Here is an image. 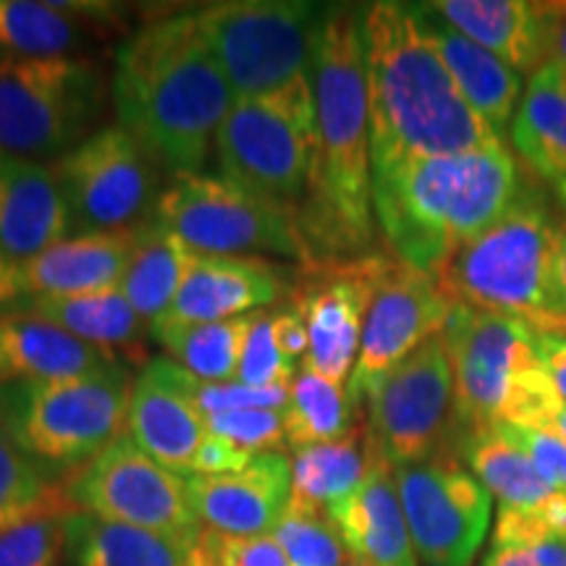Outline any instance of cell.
<instances>
[{"label": "cell", "mask_w": 566, "mask_h": 566, "mask_svg": "<svg viewBox=\"0 0 566 566\" xmlns=\"http://www.w3.org/2000/svg\"><path fill=\"white\" fill-rule=\"evenodd\" d=\"M296 226L313 263L365 254L375 237L363 11L328 9L315 53V171Z\"/></svg>", "instance_id": "1"}, {"label": "cell", "mask_w": 566, "mask_h": 566, "mask_svg": "<svg viewBox=\"0 0 566 566\" xmlns=\"http://www.w3.org/2000/svg\"><path fill=\"white\" fill-rule=\"evenodd\" d=\"M111 95L118 126L174 174H200L237 101L197 11L134 32L116 53Z\"/></svg>", "instance_id": "2"}, {"label": "cell", "mask_w": 566, "mask_h": 566, "mask_svg": "<svg viewBox=\"0 0 566 566\" xmlns=\"http://www.w3.org/2000/svg\"><path fill=\"white\" fill-rule=\"evenodd\" d=\"M373 163L438 158L504 145L464 101L430 38L420 6L363 11Z\"/></svg>", "instance_id": "3"}, {"label": "cell", "mask_w": 566, "mask_h": 566, "mask_svg": "<svg viewBox=\"0 0 566 566\" xmlns=\"http://www.w3.org/2000/svg\"><path fill=\"white\" fill-rule=\"evenodd\" d=\"M506 145L373 163V216L394 258L438 273L459 247L499 221L520 195Z\"/></svg>", "instance_id": "4"}, {"label": "cell", "mask_w": 566, "mask_h": 566, "mask_svg": "<svg viewBox=\"0 0 566 566\" xmlns=\"http://www.w3.org/2000/svg\"><path fill=\"white\" fill-rule=\"evenodd\" d=\"M562 226L537 187H522L504 216L459 247L436 279L454 304L554 328L562 323L551 315L548 281Z\"/></svg>", "instance_id": "5"}, {"label": "cell", "mask_w": 566, "mask_h": 566, "mask_svg": "<svg viewBox=\"0 0 566 566\" xmlns=\"http://www.w3.org/2000/svg\"><path fill=\"white\" fill-rule=\"evenodd\" d=\"M129 370L71 380H9L0 420L48 475H71L124 436L132 399Z\"/></svg>", "instance_id": "6"}, {"label": "cell", "mask_w": 566, "mask_h": 566, "mask_svg": "<svg viewBox=\"0 0 566 566\" xmlns=\"http://www.w3.org/2000/svg\"><path fill=\"white\" fill-rule=\"evenodd\" d=\"M328 9L304 0H231L197 11L237 101L315 92V53Z\"/></svg>", "instance_id": "7"}, {"label": "cell", "mask_w": 566, "mask_h": 566, "mask_svg": "<svg viewBox=\"0 0 566 566\" xmlns=\"http://www.w3.org/2000/svg\"><path fill=\"white\" fill-rule=\"evenodd\" d=\"M443 344L454 373V430L516 422L554 391L533 349V325L520 317L454 304Z\"/></svg>", "instance_id": "8"}, {"label": "cell", "mask_w": 566, "mask_h": 566, "mask_svg": "<svg viewBox=\"0 0 566 566\" xmlns=\"http://www.w3.org/2000/svg\"><path fill=\"white\" fill-rule=\"evenodd\" d=\"M103 71L90 59L0 55V158H61L101 122Z\"/></svg>", "instance_id": "9"}, {"label": "cell", "mask_w": 566, "mask_h": 566, "mask_svg": "<svg viewBox=\"0 0 566 566\" xmlns=\"http://www.w3.org/2000/svg\"><path fill=\"white\" fill-rule=\"evenodd\" d=\"M212 150L223 179L300 216L315 171V92L233 101Z\"/></svg>", "instance_id": "10"}, {"label": "cell", "mask_w": 566, "mask_h": 566, "mask_svg": "<svg viewBox=\"0 0 566 566\" xmlns=\"http://www.w3.org/2000/svg\"><path fill=\"white\" fill-rule=\"evenodd\" d=\"M153 218L171 229L189 250L313 263L294 212L260 200L223 176L174 174Z\"/></svg>", "instance_id": "11"}, {"label": "cell", "mask_w": 566, "mask_h": 566, "mask_svg": "<svg viewBox=\"0 0 566 566\" xmlns=\"http://www.w3.org/2000/svg\"><path fill=\"white\" fill-rule=\"evenodd\" d=\"M61 488L74 512L150 530L187 551L200 541L187 480L147 457L126 433L71 472Z\"/></svg>", "instance_id": "12"}, {"label": "cell", "mask_w": 566, "mask_h": 566, "mask_svg": "<svg viewBox=\"0 0 566 566\" xmlns=\"http://www.w3.org/2000/svg\"><path fill=\"white\" fill-rule=\"evenodd\" d=\"M160 163L122 126H103L71 147L51 171L82 231L134 229L150 221L163 189Z\"/></svg>", "instance_id": "13"}, {"label": "cell", "mask_w": 566, "mask_h": 566, "mask_svg": "<svg viewBox=\"0 0 566 566\" xmlns=\"http://www.w3.org/2000/svg\"><path fill=\"white\" fill-rule=\"evenodd\" d=\"M367 436L391 467L446 451L454 430V373L443 336L428 338L375 384L367 396Z\"/></svg>", "instance_id": "14"}, {"label": "cell", "mask_w": 566, "mask_h": 566, "mask_svg": "<svg viewBox=\"0 0 566 566\" xmlns=\"http://www.w3.org/2000/svg\"><path fill=\"white\" fill-rule=\"evenodd\" d=\"M417 562L424 566H472L488 527L493 495L454 454L394 467Z\"/></svg>", "instance_id": "15"}, {"label": "cell", "mask_w": 566, "mask_h": 566, "mask_svg": "<svg viewBox=\"0 0 566 566\" xmlns=\"http://www.w3.org/2000/svg\"><path fill=\"white\" fill-rule=\"evenodd\" d=\"M391 254L304 263L294 275L289 307L307 325L310 349L302 370L342 384L357 365L367 310Z\"/></svg>", "instance_id": "16"}, {"label": "cell", "mask_w": 566, "mask_h": 566, "mask_svg": "<svg viewBox=\"0 0 566 566\" xmlns=\"http://www.w3.org/2000/svg\"><path fill=\"white\" fill-rule=\"evenodd\" d=\"M451 310L454 302L433 273L417 271L391 254L367 310L357 365L346 386L354 405L367 401L375 384L417 346L441 334Z\"/></svg>", "instance_id": "17"}, {"label": "cell", "mask_w": 566, "mask_h": 566, "mask_svg": "<svg viewBox=\"0 0 566 566\" xmlns=\"http://www.w3.org/2000/svg\"><path fill=\"white\" fill-rule=\"evenodd\" d=\"M292 286L294 275L273 260L195 252L171 310L155 325L233 321L289 300Z\"/></svg>", "instance_id": "18"}, {"label": "cell", "mask_w": 566, "mask_h": 566, "mask_svg": "<svg viewBox=\"0 0 566 566\" xmlns=\"http://www.w3.org/2000/svg\"><path fill=\"white\" fill-rule=\"evenodd\" d=\"M126 436L176 475H192V462L208 438L205 415L181 391L171 357H155L132 384Z\"/></svg>", "instance_id": "19"}, {"label": "cell", "mask_w": 566, "mask_h": 566, "mask_svg": "<svg viewBox=\"0 0 566 566\" xmlns=\"http://www.w3.org/2000/svg\"><path fill=\"white\" fill-rule=\"evenodd\" d=\"M189 501L205 530L233 537L273 535L292 499V459L258 454L233 475L187 478Z\"/></svg>", "instance_id": "20"}, {"label": "cell", "mask_w": 566, "mask_h": 566, "mask_svg": "<svg viewBox=\"0 0 566 566\" xmlns=\"http://www.w3.org/2000/svg\"><path fill=\"white\" fill-rule=\"evenodd\" d=\"M370 441V464L346 499L325 509L352 558L367 566H417V554L409 535L405 509L396 491L394 467Z\"/></svg>", "instance_id": "21"}, {"label": "cell", "mask_w": 566, "mask_h": 566, "mask_svg": "<svg viewBox=\"0 0 566 566\" xmlns=\"http://www.w3.org/2000/svg\"><path fill=\"white\" fill-rule=\"evenodd\" d=\"M137 231H82L34 254L24 265L27 296H80L113 292L129 271Z\"/></svg>", "instance_id": "22"}, {"label": "cell", "mask_w": 566, "mask_h": 566, "mask_svg": "<svg viewBox=\"0 0 566 566\" xmlns=\"http://www.w3.org/2000/svg\"><path fill=\"white\" fill-rule=\"evenodd\" d=\"M71 216L45 163L0 158V252L24 265L66 239Z\"/></svg>", "instance_id": "23"}, {"label": "cell", "mask_w": 566, "mask_h": 566, "mask_svg": "<svg viewBox=\"0 0 566 566\" xmlns=\"http://www.w3.org/2000/svg\"><path fill=\"white\" fill-rule=\"evenodd\" d=\"M3 384L9 380H71L126 367V357L82 342L38 315H0Z\"/></svg>", "instance_id": "24"}, {"label": "cell", "mask_w": 566, "mask_h": 566, "mask_svg": "<svg viewBox=\"0 0 566 566\" xmlns=\"http://www.w3.org/2000/svg\"><path fill=\"white\" fill-rule=\"evenodd\" d=\"M509 137L527 171L566 210V71L554 61L530 74Z\"/></svg>", "instance_id": "25"}, {"label": "cell", "mask_w": 566, "mask_h": 566, "mask_svg": "<svg viewBox=\"0 0 566 566\" xmlns=\"http://www.w3.org/2000/svg\"><path fill=\"white\" fill-rule=\"evenodd\" d=\"M420 11L430 38L438 45V53H441L443 63L454 76L457 87L462 90L464 101L504 139V132L512 126L514 113L520 108L522 95H525L522 92V74H516L499 55L485 51L478 42H472L462 32H457L454 27L446 24L424 3L420 6Z\"/></svg>", "instance_id": "26"}, {"label": "cell", "mask_w": 566, "mask_h": 566, "mask_svg": "<svg viewBox=\"0 0 566 566\" xmlns=\"http://www.w3.org/2000/svg\"><path fill=\"white\" fill-rule=\"evenodd\" d=\"M464 38L499 55L516 74H535L546 63L537 6L525 0H436L424 3Z\"/></svg>", "instance_id": "27"}, {"label": "cell", "mask_w": 566, "mask_h": 566, "mask_svg": "<svg viewBox=\"0 0 566 566\" xmlns=\"http://www.w3.org/2000/svg\"><path fill=\"white\" fill-rule=\"evenodd\" d=\"M451 443L467 470L501 501V506L535 509L556 493L499 422L457 430Z\"/></svg>", "instance_id": "28"}, {"label": "cell", "mask_w": 566, "mask_h": 566, "mask_svg": "<svg viewBox=\"0 0 566 566\" xmlns=\"http://www.w3.org/2000/svg\"><path fill=\"white\" fill-rule=\"evenodd\" d=\"M192 260L195 250H189L171 229L150 218V221L139 223L129 271H126L118 292L153 328L171 310Z\"/></svg>", "instance_id": "29"}, {"label": "cell", "mask_w": 566, "mask_h": 566, "mask_svg": "<svg viewBox=\"0 0 566 566\" xmlns=\"http://www.w3.org/2000/svg\"><path fill=\"white\" fill-rule=\"evenodd\" d=\"M63 558L66 566H184L187 548L150 530L71 512Z\"/></svg>", "instance_id": "30"}, {"label": "cell", "mask_w": 566, "mask_h": 566, "mask_svg": "<svg viewBox=\"0 0 566 566\" xmlns=\"http://www.w3.org/2000/svg\"><path fill=\"white\" fill-rule=\"evenodd\" d=\"M24 313L61 325L82 342L116 352L122 357L137 354L145 334L150 331V325L142 321L118 289L80 296H34Z\"/></svg>", "instance_id": "31"}, {"label": "cell", "mask_w": 566, "mask_h": 566, "mask_svg": "<svg viewBox=\"0 0 566 566\" xmlns=\"http://www.w3.org/2000/svg\"><path fill=\"white\" fill-rule=\"evenodd\" d=\"M367 464H370V441L367 430L363 433L359 428L342 441L296 446L289 504L325 512L363 483Z\"/></svg>", "instance_id": "32"}, {"label": "cell", "mask_w": 566, "mask_h": 566, "mask_svg": "<svg viewBox=\"0 0 566 566\" xmlns=\"http://www.w3.org/2000/svg\"><path fill=\"white\" fill-rule=\"evenodd\" d=\"M254 315L258 313L221 323L155 325L150 336L176 365L192 373L195 378L208 380V384H226V380H237L239 359H242Z\"/></svg>", "instance_id": "33"}, {"label": "cell", "mask_w": 566, "mask_h": 566, "mask_svg": "<svg viewBox=\"0 0 566 566\" xmlns=\"http://www.w3.org/2000/svg\"><path fill=\"white\" fill-rule=\"evenodd\" d=\"M84 38V21L55 0H0V55L61 59Z\"/></svg>", "instance_id": "34"}, {"label": "cell", "mask_w": 566, "mask_h": 566, "mask_svg": "<svg viewBox=\"0 0 566 566\" xmlns=\"http://www.w3.org/2000/svg\"><path fill=\"white\" fill-rule=\"evenodd\" d=\"M357 409L342 384L310 370L296 373L286 407L289 443L296 449V446L342 441L357 430Z\"/></svg>", "instance_id": "35"}, {"label": "cell", "mask_w": 566, "mask_h": 566, "mask_svg": "<svg viewBox=\"0 0 566 566\" xmlns=\"http://www.w3.org/2000/svg\"><path fill=\"white\" fill-rule=\"evenodd\" d=\"M61 485L48 475L0 420V530L17 525L61 499Z\"/></svg>", "instance_id": "36"}, {"label": "cell", "mask_w": 566, "mask_h": 566, "mask_svg": "<svg viewBox=\"0 0 566 566\" xmlns=\"http://www.w3.org/2000/svg\"><path fill=\"white\" fill-rule=\"evenodd\" d=\"M71 512L74 506L61 493L42 512L0 530V566H61Z\"/></svg>", "instance_id": "37"}, {"label": "cell", "mask_w": 566, "mask_h": 566, "mask_svg": "<svg viewBox=\"0 0 566 566\" xmlns=\"http://www.w3.org/2000/svg\"><path fill=\"white\" fill-rule=\"evenodd\" d=\"M273 537L294 566H346V548L325 512L289 504Z\"/></svg>", "instance_id": "38"}, {"label": "cell", "mask_w": 566, "mask_h": 566, "mask_svg": "<svg viewBox=\"0 0 566 566\" xmlns=\"http://www.w3.org/2000/svg\"><path fill=\"white\" fill-rule=\"evenodd\" d=\"M208 433L237 443L250 454H281L289 443L286 409H233L205 417Z\"/></svg>", "instance_id": "39"}, {"label": "cell", "mask_w": 566, "mask_h": 566, "mask_svg": "<svg viewBox=\"0 0 566 566\" xmlns=\"http://www.w3.org/2000/svg\"><path fill=\"white\" fill-rule=\"evenodd\" d=\"M296 363L281 352L279 342H275L273 328V313L260 310L254 315L250 334H247L242 359H239L237 380L239 384L268 388V386H292L296 378Z\"/></svg>", "instance_id": "40"}, {"label": "cell", "mask_w": 566, "mask_h": 566, "mask_svg": "<svg viewBox=\"0 0 566 566\" xmlns=\"http://www.w3.org/2000/svg\"><path fill=\"white\" fill-rule=\"evenodd\" d=\"M200 543L218 566H294L273 535L233 537L202 530Z\"/></svg>", "instance_id": "41"}, {"label": "cell", "mask_w": 566, "mask_h": 566, "mask_svg": "<svg viewBox=\"0 0 566 566\" xmlns=\"http://www.w3.org/2000/svg\"><path fill=\"white\" fill-rule=\"evenodd\" d=\"M504 433L525 451L541 478L554 488V491L566 493V441L558 438L551 430H535V428H514V424H504Z\"/></svg>", "instance_id": "42"}, {"label": "cell", "mask_w": 566, "mask_h": 566, "mask_svg": "<svg viewBox=\"0 0 566 566\" xmlns=\"http://www.w3.org/2000/svg\"><path fill=\"white\" fill-rule=\"evenodd\" d=\"M480 566H566V537H527L514 543H491Z\"/></svg>", "instance_id": "43"}, {"label": "cell", "mask_w": 566, "mask_h": 566, "mask_svg": "<svg viewBox=\"0 0 566 566\" xmlns=\"http://www.w3.org/2000/svg\"><path fill=\"white\" fill-rule=\"evenodd\" d=\"M258 454H250V451L239 449L237 443L226 441L221 436L208 433L205 438L200 451H197L195 462H192V475H202V478H212V475H233V472H242L252 464V459Z\"/></svg>", "instance_id": "44"}, {"label": "cell", "mask_w": 566, "mask_h": 566, "mask_svg": "<svg viewBox=\"0 0 566 566\" xmlns=\"http://www.w3.org/2000/svg\"><path fill=\"white\" fill-rule=\"evenodd\" d=\"M533 349L537 363L554 380L556 391L566 401V323L554 328H535L533 325Z\"/></svg>", "instance_id": "45"}, {"label": "cell", "mask_w": 566, "mask_h": 566, "mask_svg": "<svg viewBox=\"0 0 566 566\" xmlns=\"http://www.w3.org/2000/svg\"><path fill=\"white\" fill-rule=\"evenodd\" d=\"M535 6L543 27V42H546V61H554L558 69L566 71V0Z\"/></svg>", "instance_id": "46"}, {"label": "cell", "mask_w": 566, "mask_h": 566, "mask_svg": "<svg viewBox=\"0 0 566 566\" xmlns=\"http://www.w3.org/2000/svg\"><path fill=\"white\" fill-rule=\"evenodd\" d=\"M273 328H275V342H279L281 352L296 365L304 363V357H307V349H310V338H307V325H304L302 315L296 313L294 307L273 313Z\"/></svg>", "instance_id": "47"}, {"label": "cell", "mask_w": 566, "mask_h": 566, "mask_svg": "<svg viewBox=\"0 0 566 566\" xmlns=\"http://www.w3.org/2000/svg\"><path fill=\"white\" fill-rule=\"evenodd\" d=\"M548 304L551 315L558 323H566V223L558 231V242L551 260V281H548Z\"/></svg>", "instance_id": "48"}, {"label": "cell", "mask_w": 566, "mask_h": 566, "mask_svg": "<svg viewBox=\"0 0 566 566\" xmlns=\"http://www.w3.org/2000/svg\"><path fill=\"white\" fill-rule=\"evenodd\" d=\"M27 296L24 286V268L9 254L0 252V310L11 307Z\"/></svg>", "instance_id": "49"}, {"label": "cell", "mask_w": 566, "mask_h": 566, "mask_svg": "<svg viewBox=\"0 0 566 566\" xmlns=\"http://www.w3.org/2000/svg\"><path fill=\"white\" fill-rule=\"evenodd\" d=\"M184 566H218V564H216V562H212V558H210V554H208V551H205V548H202V543H200V541H197V543H195V546L187 551V564H184Z\"/></svg>", "instance_id": "50"}, {"label": "cell", "mask_w": 566, "mask_h": 566, "mask_svg": "<svg viewBox=\"0 0 566 566\" xmlns=\"http://www.w3.org/2000/svg\"><path fill=\"white\" fill-rule=\"evenodd\" d=\"M546 430H551V433H556L558 438H564V441H566V401L556 409L554 417H551Z\"/></svg>", "instance_id": "51"}, {"label": "cell", "mask_w": 566, "mask_h": 566, "mask_svg": "<svg viewBox=\"0 0 566 566\" xmlns=\"http://www.w3.org/2000/svg\"><path fill=\"white\" fill-rule=\"evenodd\" d=\"M3 352H0V386H3Z\"/></svg>", "instance_id": "52"}, {"label": "cell", "mask_w": 566, "mask_h": 566, "mask_svg": "<svg viewBox=\"0 0 566 566\" xmlns=\"http://www.w3.org/2000/svg\"><path fill=\"white\" fill-rule=\"evenodd\" d=\"M346 566H367V564H363V562H357V558H349V562H346Z\"/></svg>", "instance_id": "53"}]
</instances>
